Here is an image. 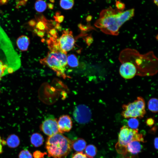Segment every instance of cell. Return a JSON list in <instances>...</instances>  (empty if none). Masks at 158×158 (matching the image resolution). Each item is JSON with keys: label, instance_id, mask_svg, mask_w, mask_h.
<instances>
[{"label": "cell", "instance_id": "cell-1", "mask_svg": "<svg viewBox=\"0 0 158 158\" xmlns=\"http://www.w3.org/2000/svg\"><path fill=\"white\" fill-rule=\"evenodd\" d=\"M134 8L121 11L110 6L101 11L94 25L105 34L117 36L120 28L134 16Z\"/></svg>", "mask_w": 158, "mask_h": 158}, {"label": "cell", "instance_id": "cell-2", "mask_svg": "<svg viewBox=\"0 0 158 158\" xmlns=\"http://www.w3.org/2000/svg\"><path fill=\"white\" fill-rule=\"evenodd\" d=\"M120 62L129 61L133 64L137 74L150 75L157 71L158 59L152 51L141 54L134 49L126 48L120 52L118 57Z\"/></svg>", "mask_w": 158, "mask_h": 158}, {"label": "cell", "instance_id": "cell-3", "mask_svg": "<svg viewBox=\"0 0 158 158\" xmlns=\"http://www.w3.org/2000/svg\"><path fill=\"white\" fill-rule=\"evenodd\" d=\"M72 141L61 133L49 136L46 142L48 156L53 158H64L70 153Z\"/></svg>", "mask_w": 158, "mask_h": 158}, {"label": "cell", "instance_id": "cell-4", "mask_svg": "<svg viewBox=\"0 0 158 158\" xmlns=\"http://www.w3.org/2000/svg\"><path fill=\"white\" fill-rule=\"evenodd\" d=\"M66 53L61 51H51L47 56L40 60V63L47 66L56 72L57 75L64 78L66 77L65 73L67 64Z\"/></svg>", "mask_w": 158, "mask_h": 158}, {"label": "cell", "instance_id": "cell-5", "mask_svg": "<svg viewBox=\"0 0 158 158\" xmlns=\"http://www.w3.org/2000/svg\"><path fill=\"white\" fill-rule=\"evenodd\" d=\"M0 48L6 56L8 68L14 71L18 69L21 65L19 57L14 49L10 40L0 26Z\"/></svg>", "mask_w": 158, "mask_h": 158}, {"label": "cell", "instance_id": "cell-6", "mask_svg": "<svg viewBox=\"0 0 158 158\" xmlns=\"http://www.w3.org/2000/svg\"><path fill=\"white\" fill-rule=\"evenodd\" d=\"M133 140L144 142L142 135L138 133V129H131L126 126H123L119 133L118 141L116 144V150L119 153L125 155L127 145Z\"/></svg>", "mask_w": 158, "mask_h": 158}, {"label": "cell", "instance_id": "cell-7", "mask_svg": "<svg viewBox=\"0 0 158 158\" xmlns=\"http://www.w3.org/2000/svg\"><path fill=\"white\" fill-rule=\"evenodd\" d=\"M122 107L123 110L121 114L125 118H142L146 113L145 101L140 97H137V99L132 102L123 104Z\"/></svg>", "mask_w": 158, "mask_h": 158}, {"label": "cell", "instance_id": "cell-8", "mask_svg": "<svg viewBox=\"0 0 158 158\" xmlns=\"http://www.w3.org/2000/svg\"><path fill=\"white\" fill-rule=\"evenodd\" d=\"M62 33L58 40V43L60 50L67 54L73 48L75 41L72 31L69 29L63 30Z\"/></svg>", "mask_w": 158, "mask_h": 158}, {"label": "cell", "instance_id": "cell-9", "mask_svg": "<svg viewBox=\"0 0 158 158\" xmlns=\"http://www.w3.org/2000/svg\"><path fill=\"white\" fill-rule=\"evenodd\" d=\"M90 109L84 104H80L75 109L73 114V117L78 123L85 124L88 123L91 117Z\"/></svg>", "mask_w": 158, "mask_h": 158}, {"label": "cell", "instance_id": "cell-10", "mask_svg": "<svg viewBox=\"0 0 158 158\" xmlns=\"http://www.w3.org/2000/svg\"><path fill=\"white\" fill-rule=\"evenodd\" d=\"M40 129L45 135L50 136L59 132L57 119L52 116L45 119L40 126Z\"/></svg>", "mask_w": 158, "mask_h": 158}, {"label": "cell", "instance_id": "cell-11", "mask_svg": "<svg viewBox=\"0 0 158 158\" xmlns=\"http://www.w3.org/2000/svg\"><path fill=\"white\" fill-rule=\"evenodd\" d=\"M119 73L123 78L129 79L133 78L137 74V71L134 65L129 61L121 63Z\"/></svg>", "mask_w": 158, "mask_h": 158}, {"label": "cell", "instance_id": "cell-12", "mask_svg": "<svg viewBox=\"0 0 158 158\" xmlns=\"http://www.w3.org/2000/svg\"><path fill=\"white\" fill-rule=\"evenodd\" d=\"M59 132L61 133L68 132L72 126V121L71 117L65 115L61 116L57 121Z\"/></svg>", "mask_w": 158, "mask_h": 158}, {"label": "cell", "instance_id": "cell-13", "mask_svg": "<svg viewBox=\"0 0 158 158\" xmlns=\"http://www.w3.org/2000/svg\"><path fill=\"white\" fill-rule=\"evenodd\" d=\"M140 142L133 140L127 145L126 150L125 154L129 153L131 154L135 155L139 153L141 151L142 146Z\"/></svg>", "mask_w": 158, "mask_h": 158}, {"label": "cell", "instance_id": "cell-14", "mask_svg": "<svg viewBox=\"0 0 158 158\" xmlns=\"http://www.w3.org/2000/svg\"><path fill=\"white\" fill-rule=\"evenodd\" d=\"M30 42V39L28 37L23 35L17 39L16 44L19 50L21 51H25L28 50Z\"/></svg>", "mask_w": 158, "mask_h": 158}, {"label": "cell", "instance_id": "cell-15", "mask_svg": "<svg viewBox=\"0 0 158 158\" xmlns=\"http://www.w3.org/2000/svg\"><path fill=\"white\" fill-rule=\"evenodd\" d=\"M86 142L83 139L78 138L72 141V147L78 152H82L85 148Z\"/></svg>", "mask_w": 158, "mask_h": 158}, {"label": "cell", "instance_id": "cell-16", "mask_svg": "<svg viewBox=\"0 0 158 158\" xmlns=\"http://www.w3.org/2000/svg\"><path fill=\"white\" fill-rule=\"evenodd\" d=\"M38 18V22L36 23V26L37 29L39 30L44 31L49 30L52 28L51 25L46 19L43 17Z\"/></svg>", "mask_w": 158, "mask_h": 158}, {"label": "cell", "instance_id": "cell-17", "mask_svg": "<svg viewBox=\"0 0 158 158\" xmlns=\"http://www.w3.org/2000/svg\"><path fill=\"white\" fill-rule=\"evenodd\" d=\"M6 144L11 148H15L18 147L20 143L19 137L15 134L9 135L6 141Z\"/></svg>", "mask_w": 158, "mask_h": 158}, {"label": "cell", "instance_id": "cell-18", "mask_svg": "<svg viewBox=\"0 0 158 158\" xmlns=\"http://www.w3.org/2000/svg\"><path fill=\"white\" fill-rule=\"evenodd\" d=\"M44 141L43 136L40 133H36L32 134L30 141L31 144L34 147H38L42 145Z\"/></svg>", "mask_w": 158, "mask_h": 158}, {"label": "cell", "instance_id": "cell-19", "mask_svg": "<svg viewBox=\"0 0 158 158\" xmlns=\"http://www.w3.org/2000/svg\"><path fill=\"white\" fill-rule=\"evenodd\" d=\"M97 152L96 147L93 145H89L86 146L85 154L89 158H93L97 154Z\"/></svg>", "mask_w": 158, "mask_h": 158}, {"label": "cell", "instance_id": "cell-20", "mask_svg": "<svg viewBox=\"0 0 158 158\" xmlns=\"http://www.w3.org/2000/svg\"><path fill=\"white\" fill-rule=\"evenodd\" d=\"M158 100L156 98L150 99L148 102L147 106L148 109L151 111L156 113L158 111Z\"/></svg>", "mask_w": 158, "mask_h": 158}, {"label": "cell", "instance_id": "cell-21", "mask_svg": "<svg viewBox=\"0 0 158 158\" xmlns=\"http://www.w3.org/2000/svg\"><path fill=\"white\" fill-rule=\"evenodd\" d=\"M67 64L71 67H76L79 64L78 59L74 54H71L68 55L67 57Z\"/></svg>", "mask_w": 158, "mask_h": 158}, {"label": "cell", "instance_id": "cell-22", "mask_svg": "<svg viewBox=\"0 0 158 158\" xmlns=\"http://www.w3.org/2000/svg\"><path fill=\"white\" fill-rule=\"evenodd\" d=\"M47 5L46 2L42 0H38L35 3V8L37 12L41 13L46 9Z\"/></svg>", "mask_w": 158, "mask_h": 158}, {"label": "cell", "instance_id": "cell-23", "mask_svg": "<svg viewBox=\"0 0 158 158\" xmlns=\"http://www.w3.org/2000/svg\"><path fill=\"white\" fill-rule=\"evenodd\" d=\"M74 4V0H60V5L61 7L65 10L71 8Z\"/></svg>", "mask_w": 158, "mask_h": 158}, {"label": "cell", "instance_id": "cell-24", "mask_svg": "<svg viewBox=\"0 0 158 158\" xmlns=\"http://www.w3.org/2000/svg\"><path fill=\"white\" fill-rule=\"evenodd\" d=\"M128 126L131 129H137L139 126V122L136 118H130L128 121Z\"/></svg>", "mask_w": 158, "mask_h": 158}, {"label": "cell", "instance_id": "cell-25", "mask_svg": "<svg viewBox=\"0 0 158 158\" xmlns=\"http://www.w3.org/2000/svg\"><path fill=\"white\" fill-rule=\"evenodd\" d=\"M8 65L0 60V80L2 76L8 73Z\"/></svg>", "mask_w": 158, "mask_h": 158}, {"label": "cell", "instance_id": "cell-26", "mask_svg": "<svg viewBox=\"0 0 158 158\" xmlns=\"http://www.w3.org/2000/svg\"><path fill=\"white\" fill-rule=\"evenodd\" d=\"M18 158H33V157L30 151L27 150H24L20 152Z\"/></svg>", "mask_w": 158, "mask_h": 158}, {"label": "cell", "instance_id": "cell-27", "mask_svg": "<svg viewBox=\"0 0 158 158\" xmlns=\"http://www.w3.org/2000/svg\"><path fill=\"white\" fill-rule=\"evenodd\" d=\"M71 158H89L83 152H78L73 154Z\"/></svg>", "mask_w": 158, "mask_h": 158}, {"label": "cell", "instance_id": "cell-28", "mask_svg": "<svg viewBox=\"0 0 158 158\" xmlns=\"http://www.w3.org/2000/svg\"><path fill=\"white\" fill-rule=\"evenodd\" d=\"M116 6L118 10L123 11L125 7V4L120 1L116 0Z\"/></svg>", "mask_w": 158, "mask_h": 158}, {"label": "cell", "instance_id": "cell-29", "mask_svg": "<svg viewBox=\"0 0 158 158\" xmlns=\"http://www.w3.org/2000/svg\"><path fill=\"white\" fill-rule=\"evenodd\" d=\"M46 154V153L42 152L39 151H36L33 154L34 158H42Z\"/></svg>", "mask_w": 158, "mask_h": 158}, {"label": "cell", "instance_id": "cell-30", "mask_svg": "<svg viewBox=\"0 0 158 158\" xmlns=\"http://www.w3.org/2000/svg\"><path fill=\"white\" fill-rule=\"evenodd\" d=\"M49 34L51 37L53 38H57V32L55 30V29L52 28L49 30Z\"/></svg>", "mask_w": 158, "mask_h": 158}, {"label": "cell", "instance_id": "cell-31", "mask_svg": "<svg viewBox=\"0 0 158 158\" xmlns=\"http://www.w3.org/2000/svg\"><path fill=\"white\" fill-rule=\"evenodd\" d=\"M85 40L87 45L89 46L92 43L93 40L91 36H89L86 37Z\"/></svg>", "mask_w": 158, "mask_h": 158}, {"label": "cell", "instance_id": "cell-32", "mask_svg": "<svg viewBox=\"0 0 158 158\" xmlns=\"http://www.w3.org/2000/svg\"><path fill=\"white\" fill-rule=\"evenodd\" d=\"M54 18L56 21L58 23H61L63 20L64 17L63 16H59L57 17H54Z\"/></svg>", "mask_w": 158, "mask_h": 158}, {"label": "cell", "instance_id": "cell-33", "mask_svg": "<svg viewBox=\"0 0 158 158\" xmlns=\"http://www.w3.org/2000/svg\"><path fill=\"white\" fill-rule=\"evenodd\" d=\"M6 144V141L2 140L0 136V154L3 152V146Z\"/></svg>", "mask_w": 158, "mask_h": 158}, {"label": "cell", "instance_id": "cell-34", "mask_svg": "<svg viewBox=\"0 0 158 158\" xmlns=\"http://www.w3.org/2000/svg\"><path fill=\"white\" fill-rule=\"evenodd\" d=\"M154 121L153 119L150 118L147 119L146 121V124L149 126L153 125L154 123Z\"/></svg>", "mask_w": 158, "mask_h": 158}, {"label": "cell", "instance_id": "cell-35", "mask_svg": "<svg viewBox=\"0 0 158 158\" xmlns=\"http://www.w3.org/2000/svg\"><path fill=\"white\" fill-rule=\"evenodd\" d=\"M35 31L36 32L37 35L41 37H42L44 35V33L43 31L39 30L38 31L37 29L35 30Z\"/></svg>", "mask_w": 158, "mask_h": 158}, {"label": "cell", "instance_id": "cell-36", "mask_svg": "<svg viewBox=\"0 0 158 158\" xmlns=\"http://www.w3.org/2000/svg\"><path fill=\"white\" fill-rule=\"evenodd\" d=\"M154 145L155 148L157 150L158 149V138H155L154 140Z\"/></svg>", "mask_w": 158, "mask_h": 158}, {"label": "cell", "instance_id": "cell-37", "mask_svg": "<svg viewBox=\"0 0 158 158\" xmlns=\"http://www.w3.org/2000/svg\"><path fill=\"white\" fill-rule=\"evenodd\" d=\"M55 29L58 30L59 31L61 30V26L58 23H57L56 24L55 26Z\"/></svg>", "mask_w": 158, "mask_h": 158}, {"label": "cell", "instance_id": "cell-38", "mask_svg": "<svg viewBox=\"0 0 158 158\" xmlns=\"http://www.w3.org/2000/svg\"><path fill=\"white\" fill-rule=\"evenodd\" d=\"M92 18V17L91 16H88L86 18V20L87 22L90 21Z\"/></svg>", "mask_w": 158, "mask_h": 158}, {"label": "cell", "instance_id": "cell-39", "mask_svg": "<svg viewBox=\"0 0 158 158\" xmlns=\"http://www.w3.org/2000/svg\"><path fill=\"white\" fill-rule=\"evenodd\" d=\"M154 3V4L156 5L157 6H158V0H153Z\"/></svg>", "mask_w": 158, "mask_h": 158}]
</instances>
